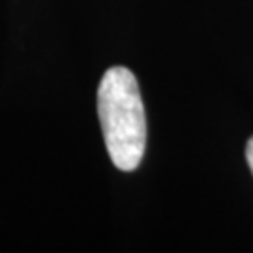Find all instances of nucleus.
<instances>
[{"label":"nucleus","instance_id":"nucleus-2","mask_svg":"<svg viewBox=\"0 0 253 253\" xmlns=\"http://www.w3.org/2000/svg\"><path fill=\"white\" fill-rule=\"evenodd\" d=\"M246 158H248V165L253 172V137L248 141V146H246Z\"/></svg>","mask_w":253,"mask_h":253},{"label":"nucleus","instance_id":"nucleus-1","mask_svg":"<svg viewBox=\"0 0 253 253\" xmlns=\"http://www.w3.org/2000/svg\"><path fill=\"white\" fill-rule=\"evenodd\" d=\"M98 117L111 162L120 171H135L145 156L146 117L135 75L124 66L103 73Z\"/></svg>","mask_w":253,"mask_h":253}]
</instances>
